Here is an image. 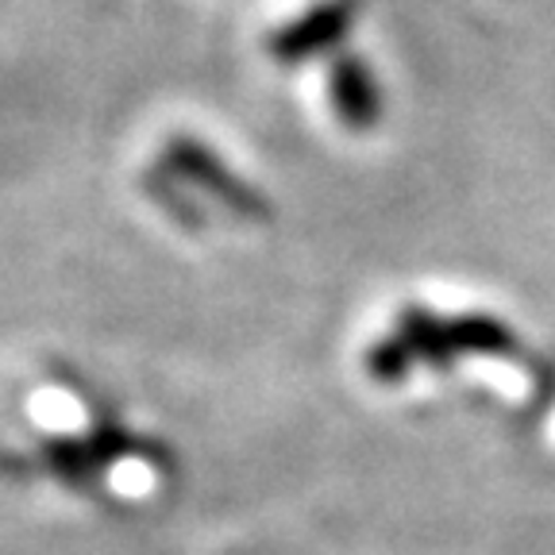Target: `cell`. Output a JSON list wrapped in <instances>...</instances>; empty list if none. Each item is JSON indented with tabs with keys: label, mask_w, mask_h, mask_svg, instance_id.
<instances>
[{
	"label": "cell",
	"mask_w": 555,
	"mask_h": 555,
	"mask_svg": "<svg viewBox=\"0 0 555 555\" xmlns=\"http://www.w3.org/2000/svg\"><path fill=\"white\" fill-rule=\"evenodd\" d=\"M363 0H321L317 9L305 16L289 20L286 27H278L267 39V51L282 66H301V62L317 59V54L332 51L347 39V31L356 27Z\"/></svg>",
	"instance_id": "obj_2"
},
{
	"label": "cell",
	"mask_w": 555,
	"mask_h": 555,
	"mask_svg": "<svg viewBox=\"0 0 555 555\" xmlns=\"http://www.w3.org/2000/svg\"><path fill=\"white\" fill-rule=\"evenodd\" d=\"M328 101L347 131H374L382 120V86L359 54H336L328 62Z\"/></svg>",
	"instance_id": "obj_3"
},
{
	"label": "cell",
	"mask_w": 555,
	"mask_h": 555,
	"mask_svg": "<svg viewBox=\"0 0 555 555\" xmlns=\"http://www.w3.org/2000/svg\"><path fill=\"white\" fill-rule=\"evenodd\" d=\"M147 193L158 201V205L170 212L178 224H190V228H197V208H193V201L185 197V185L173 178L170 170H163V173H147Z\"/></svg>",
	"instance_id": "obj_4"
},
{
	"label": "cell",
	"mask_w": 555,
	"mask_h": 555,
	"mask_svg": "<svg viewBox=\"0 0 555 555\" xmlns=\"http://www.w3.org/2000/svg\"><path fill=\"white\" fill-rule=\"evenodd\" d=\"M166 170L178 178V182H190L193 190L217 197L220 205L240 220H267L270 205L251 182H243L240 173L224 163L212 147H205L201 139L193 135H173L163 151Z\"/></svg>",
	"instance_id": "obj_1"
}]
</instances>
